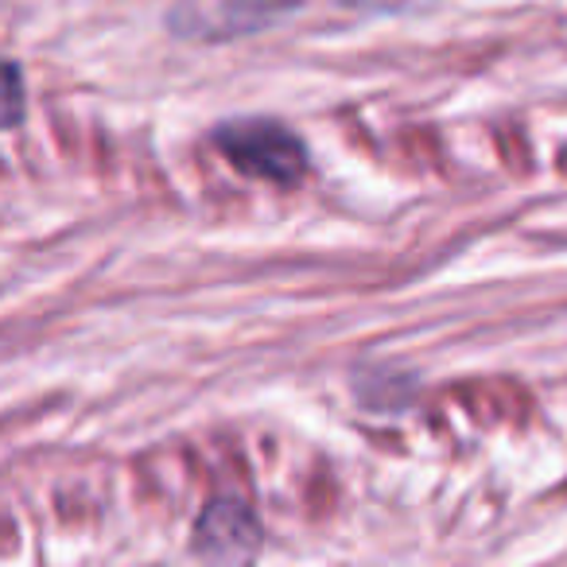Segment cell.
Returning a JSON list of instances; mask_svg holds the SVG:
<instances>
[{"instance_id":"cell-1","label":"cell","mask_w":567,"mask_h":567,"mask_svg":"<svg viewBox=\"0 0 567 567\" xmlns=\"http://www.w3.org/2000/svg\"><path fill=\"white\" fill-rule=\"evenodd\" d=\"M214 148L252 179L296 187L308 175V148L303 141L272 117H234L214 128Z\"/></svg>"},{"instance_id":"cell-2","label":"cell","mask_w":567,"mask_h":567,"mask_svg":"<svg viewBox=\"0 0 567 567\" xmlns=\"http://www.w3.org/2000/svg\"><path fill=\"white\" fill-rule=\"evenodd\" d=\"M303 4L308 0H179L167 12V24L179 40L226 43L268 32L272 24L300 12Z\"/></svg>"},{"instance_id":"cell-3","label":"cell","mask_w":567,"mask_h":567,"mask_svg":"<svg viewBox=\"0 0 567 567\" xmlns=\"http://www.w3.org/2000/svg\"><path fill=\"white\" fill-rule=\"evenodd\" d=\"M265 528L241 497H214L195 520L190 551L203 567H249L260 556Z\"/></svg>"},{"instance_id":"cell-4","label":"cell","mask_w":567,"mask_h":567,"mask_svg":"<svg viewBox=\"0 0 567 567\" xmlns=\"http://www.w3.org/2000/svg\"><path fill=\"white\" fill-rule=\"evenodd\" d=\"M24 121V82H20V66H4V125L17 128Z\"/></svg>"}]
</instances>
